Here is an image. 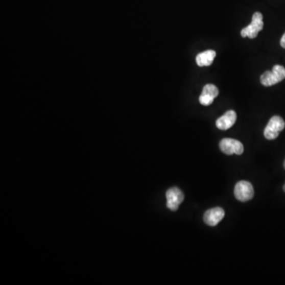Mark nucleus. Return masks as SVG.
<instances>
[{
	"label": "nucleus",
	"mask_w": 285,
	"mask_h": 285,
	"mask_svg": "<svg viewBox=\"0 0 285 285\" xmlns=\"http://www.w3.org/2000/svg\"><path fill=\"white\" fill-rule=\"evenodd\" d=\"M285 79V68L281 65H275L273 70H266L260 76V83L265 86H271Z\"/></svg>",
	"instance_id": "1"
},
{
	"label": "nucleus",
	"mask_w": 285,
	"mask_h": 285,
	"mask_svg": "<svg viewBox=\"0 0 285 285\" xmlns=\"http://www.w3.org/2000/svg\"><path fill=\"white\" fill-rule=\"evenodd\" d=\"M263 27L264 23L263 14L260 12H255L253 14L250 25L241 30V36L243 37H248L250 39L255 38L259 32L263 30Z\"/></svg>",
	"instance_id": "2"
},
{
	"label": "nucleus",
	"mask_w": 285,
	"mask_h": 285,
	"mask_svg": "<svg viewBox=\"0 0 285 285\" xmlns=\"http://www.w3.org/2000/svg\"><path fill=\"white\" fill-rule=\"evenodd\" d=\"M284 127L285 122L283 118L279 116H273L265 129V137L269 140L276 139L278 137L279 133L284 129Z\"/></svg>",
	"instance_id": "3"
},
{
	"label": "nucleus",
	"mask_w": 285,
	"mask_h": 285,
	"mask_svg": "<svg viewBox=\"0 0 285 285\" xmlns=\"http://www.w3.org/2000/svg\"><path fill=\"white\" fill-rule=\"evenodd\" d=\"M234 194L238 201L246 202L253 198V195H254V190L250 182L247 181H241L236 184Z\"/></svg>",
	"instance_id": "4"
},
{
	"label": "nucleus",
	"mask_w": 285,
	"mask_h": 285,
	"mask_svg": "<svg viewBox=\"0 0 285 285\" xmlns=\"http://www.w3.org/2000/svg\"><path fill=\"white\" fill-rule=\"evenodd\" d=\"M220 148L222 152L226 155H231L233 154L240 155L243 153L244 148L243 144L237 139L225 138L220 142Z\"/></svg>",
	"instance_id": "5"
},
{
	"label": "nucleus",
	"mask_w": 285,
	"mask_h": 285,
	"mask_svg": "<svg viewBox=\"0 0 285 285\" xmlns=\"http://www.w3.org/2000/svg\"><path fill=\"white\" fill-rule=\"evenodd\" d=\"M167 207L171 211H177L180 204L183 202V193L177 187H173L168 190L167 194Z\"/></svg>",
	"instance_id": "6"
},
{
	"label": "nucleus",
	"mask_w": 285,
	"mask_h": 285,
	"mask_svg": "<svg viewBox=\"0 0 285 285\" xmlns=\"http://www.w3.org/2000/svg\"><path fill=\"white\" fill-rule=\"evenodd\" d=\"M218 95L219 90L215 85H205L199 98L200 103L203 106H210Z\"/></svg>",
	"instance_id": "7"
},
{
	"label": "nucleus",
	"mask_w": 285,
	"mask_h": 285,
	"mask_svg": "<svg viewBox=\"0 0 285 285\" xmlns=\"http://www.w3.org/2000/svg\"><path fill=\"white\" fill-rule=\"evenodd\" d=\"M225 216L224 209L221 208H214L208 210L204 213V221L207 225L215 227L224 219Z\"/></svg>",
	"instance_id": "8"
},
{
	"label": "nucleus",
	"mask_w": 285,
	"mask_h": 285,
	"mask_svg": "<svg viewBox=\"0 0 285 285\" xmlns=\"http://www.w3.org/2000/svg\"><path fill=\"white\" fill-rule=\"evenodd\" d=\"M236 119H237V114L233 110H229L217 119L216 125L220 130H227L234 125Z\"/></svg>",
	"instance_id": "9"
},
{
	"label": "nucleus",
	"mask_w": 285,
	"mask_h": 285,
	"mask_svg": "<svg viewBox=\"0 0 285 285\" xmlns=\"http://www.w3.org/2000/svg\"><path fill=\"white\" fill-rule=\"evenodd\" d=\"M217 53L213 50H207V51L199 53L196 57V62L197 65L199 67H204V66H210L214 61Z\"/></svg>",
	"instance_id": "10"
},
{
	"label": "nucleus",
	"mask_w": 285,
	"mask_h": 285,
	"mask_svg": "<svg viewBox=\"0 0 285 285\" xmlns=\"http://www.w3.org/2000/svg\"><path fill=\"white\" fill-rule=\"evenodd\" d=\"M280 45H281L282 48L285 49V33L283 37H281V40H280Z\"/></svg>",
	"instance_id": "11"
},
{
	"label": "nucleus",
	"mask_w": 285,
	"mask_h": 285,
	"mask_svg": "<svg viewBox=\"0 0 285 285\" xmlns=\"http://www.w3.org/2000/svg\"><path fill=\"white\" fill-rule=\"evenodd\" d=\"M283 191H284V192H285V184H284V185H283Z\"/></svg>",
	"instance_id": "12"
},
{
	"label": "nucleus",
	"mask_w": 285,
	"mask_h": 285,
	"mask_svg": "<svg viewBox=\"0 0 285 285\" xmlns=\"http://www.w3.org/2000/svg\"><path fill=\"white\" fill-rule=\"evenodd\" d=\"M283 167H284V168H285V160H284V162H283Z\"/></svg>",
	"instance_id": "13"
}]
</instances>
